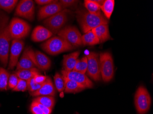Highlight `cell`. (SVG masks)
<instances>
[{"label":"cell","mask_w":153,"mask_h":114,"mask_svg":"<svg viewBox=\"0 0 153 114\" xmlns=\"http://www.w3.org/2000/svg\"><path fill=\"white\" fill-rule=\"evenodd\" d=\"M9 17L0 10V61L4 67L8 63L10 42L12 38L9 29Z\"/></svg>","instance_id":"cell-1"},{"label":"cell","mask_w":153,"mask_h":114,"mask_svg":"<svg viewBox=\"0 0 153 114\" xmlns=\"http://www.w3.org/2000/svg\"><path fill=\"white\" fill-rule=\"evenodd\" d=\"M76 20L83 33H86L99 26L108 24V20L103 14L96 16L90 13L86 9L79 8L76 12Z\"/></svg>","instance_id":"cell-2"},{"label":"cell","mask_w":153,"mask_h":114,"mask_svg":"<svg viewBox=\"0 0 153 114\" xmlns=\"http://www.w3.org/2000/svg\"><path fill=\"white\" fill-rule=\"evenodd\" d=\"M41 48L46 53L55 55L71 50L74 47L62 38L55 36L47 40L41 44Z\"/></svg>","instance_id":"cell-3"},{"label":"cell","mask_w":153,"mask_h":114,"mask_svg":"<svg viewBox=\"0 0 153 114\" xmlns=\"http://www.w3.org/2000/svg\"><path fill=\"white\" fill-rule=\"evenodd\" d=\"M71 13V11L69 9H64L53 16L45 19L43 22L44 24L47 29L53 34H56L65 25Z\"/></svg>","instance_id":"cell-4"},{"label":"cell","mask_w":153,"mask_h":114,"mask_svg":"<svg viewBox=\"0 0 153 114\" xmlns=\"http://www.w3.org/2000/svg\"><path fill=\"white\" fill-rule=\"evenodd\" d=\"M9 29L12 39L22 40L28 35L31 27L25 21L14 18L9 23Z\"/></svg>","instance_id":"cell-5"},{"label":"cell","mask_w":153,"mask_h":114,"mask_svg":"<svg viewBox=\"0 0 153 114\" xmlns=\"http://www.w3.org/2000/svg\"><path fill=\"white\" fill-rule=\"evenodd\" d=\"M99 58L101 77L104 82H109L114 77V63L112 55L109 52H104L100 54Z\"/></svg>","instance_id":"cell-6"},{"label":"cell","mask_w":153,"mask_h":114,"mask_svg":"<svg viewBox=\"0 0 153 114\" xmlns=\"http://www.w3.org/2000/svg\"><path fill=\"white\" fill-rule=\"evenodd\" d=\"M134 103L137 111L139 114H145L150 109L151 97L146 88L142 85L138 87L136 92Z\"/></svg>","instance_id":"cell-7"},{"label":"cell","mask_w":153,"mask_h":114,"mask_svg":"<svg viewBox=\"0 0 153 114\" xmlns=\"http://www.w3.org/2000/svg\"><path fill=\"white\" fill-rule=\"evenodd\" d=\"M61 37L68 41L73 47H78L82 45V35L78 28L73 26H67L57 33Z\"/></svg>","instance_id":"cell-8"},{"label":"cell","mask_w":153,"mask_h":114,"mask_svg":"<svg viewBox=\"0 0 153 114\" xmlns=\"http://www.w3.org/2000/svg\"><path fill=\"white\" fill-rule=\"evenodd\" d=\"M87 59V74L94 81L101 80L99 54L91 52L86 56Z\"/></svg>","instance_id":"cell-9"},{"label":"cell","mask_w":153,"mask_h":114,"mask_svg":"<svg viewBox=\"0 0 153 114\" xmlns=\"http://www.w3.org/2000/svg\"><path fill=\"white\" fill-rule=\"evenodd\" d=\"M34 2L32 0H22L17 5L15 15L32 21L34 18Z\"/></svg>","instance_id":"cell-10"},{"label":"cell","mask_w":153,"mask_h":114,"mask_svg":"<svg viewBox=\"0 0 153 114\" xmlns=\"http://www.w3.org/2000/svg\"><path fill=\"white\" fill-rule=\"evenodd\" d=\"M29 56L36 67L41 70H47L51 66V62L50 59L47 56L38 50L34 51L29 48Z\"/></svg>","instance_id":"cell-11"},{"label":"cell","mask_w":153,"mask_h":114,"mask_svg":"<svg viewBox=\"0 0 153 114\" xmlns=\"http://www.w3.org/2000/svg\"><path fill=\"white\" fill-rule=\"evenodd\" d=\"M61 73L64 79L72 80L77 82L83 85L86 88H92L93 87V83L85 74L76 72L73 70L67 71L63 69L61 71Z\"/></svg>","instance_id":"cell-12"},{"label":"cell","mask_w":153,"mask_h":114,"mask_svg":"<svg viewBox=\"0 0 153 114\" xmlns=\"http://www.w3.org/2000/svg\"><path fill=\"white\" fill-rule=\"evenodd\" d=\"M25 43L22 40L13 39L10 49V60L8 68L13 69L17 66L19 57L24 49Z\"/></svg>","instance_id":"cell-13"},{"label":"cell","mask_w":153,"mask_h":114,"mask_svg":"<svg viewBox=\"0 0 153 114\" xmlns=\"http://www.w3.org/2000/svg\"><path fill=\"white\" fill-rule=\"evenodd\" d=\"M64 9L59 1L45 5L39 9L38 13V19L40 21L48 18Z\"/></svg>","instance_id":"cell-14"},{"label":"cell","mask_w":153,"mask_h":114,"mask_svg":"<svg viewBox=\"0 0 153 114\" xmlns=\"http://www.w3.org/2000/svg\"><path fill=\"white\" fill-rule=\"evenodd\" d=\"M56 90L51 78L47 77L40 89L33 92L30 93L32 96H54L56 94Z\"/></svg>","instance_id":"cell-15"},{"label":"cell","mask_w":153,"mask_h":114,"mask_svg":"<svg viewBox=\"0 0 153 114\" xmlns=\"http://www.w3.org/2000/svg\"><path fill=\"white\" fill-rule=\"evenodd\" d=\"M53 33L46 27L38 26L34 28L31 35V39L35 42H42L50 38Z\"/></svg>","instance_id":"cell-16"},{"label":"cell","mask_w":153,"mask_h":114,"mask_svg":"<svg viewBox=\"0 0 153 114\" xmlns=\"http://www.w3.org/2000/svg\"><path fill=\"white\" fill-rule=\"evenodd\" d=\"M92 31L98 38L100 43L112 39L110 36L108 24L99 26L93 29Z\"/></svg>","instance_id":"cell-17"},{"label":"cell","mask_w":153,"mask_h":114,"mask_svg":"<svg viewBox=\"0 0 153 114\" xmlns=\"http://www.w3.org/2000/svg\"><path fill=\"white\" fill-rule=\"evenodd\" d=\"M80 53L79 51H76L63 56V70L67 71H72L73 70L78 60Z\"/></svg>","instance_id":"cell-18"},{"label":"cell","mask_w":153,"mask_h":114,"mask_svg":"<svg viewBox=\"0 0 153 114\" xmlns=\"http://www.w3.org/2000/svg\"><path fill=\"white\" fill-rule=\"evenodd\" d=\"M29 48L25 49L20 60L17 63V71L22 69H28L35 68L36 66L29 56L28 53Z\"/></svg>","instance_id":"cell-19"},{"label":"cell","mask_w":153,"mask_h":114,"mask_svg":"<svg viewBox=\"0 0 153 114\" xmlns=\"http://www.w3.org/2000/svg\"><path fill=\"white\" fill-rule=\"evenodd\" d=\"M65 81V92L67 93H76L86 89L83 85L75 81L64 79Z\"/></svg>","instance_id":"cell-20"},{"label":"cell","mask_w":153,"mask_h":114,"mask_svg":"<svg viewBox=\"0 0 153 114\" xmlns=\"http://www.w3.org/2000/svg\"><path fill=\"white\" fill-rule=\"evenodd\" d=\"M82 45L93 46L99 44V40L92 31H89L82 36Z\"/></svg>","instance_id":"cell-21"},{"label":"cell","mask_w":153,"mask_h":114,"mask_svg":"<svg viewBox=\"0 0 153 114\" xmlns=\"http://www.w3.org/2000/svg\"><path fill=\"white\" fill-rule=\"evenodd\" d=\"M15 74L19 79L27 81L39 73L38 70L35 68L31 69L18 70L16 71Z\"/></svg>","instance_id":"cell-22"},{"label":"cell","mask_w":153,"mask_h":114,"mask_svg":"<svg viewBox=\"0 0 153 114\" xmlns=\"http://www.w3.org/2000/svg\"><path fill=\"white\" fill-rule=\"evenodd\" d=\"M84 4L86 9L90 13L96 16H100L102 14L100 6L94 0H85Z\"/></svg>","instance_id":"cell-23"},{"label":"cell","mask_w":153,"mask_h":114,"mask_svg":"<svg viewBox=\"0 0 153 114\" xmlns=\"http://www.w3.org/2000/svg\"><path fill=\"white\" fill-rule=\"evenodd\" d=\"M115 6L114 0H105L103 5L100 7L101 10L104 13V16L108 20L111 18L114 10Z\"/></svg>","instance_id":"cell-24"},{"label":"cell","mask_w":153,"mask_h":114,"mask_svg":"<svg viewBox=\"0 0 153 114\" xmlns=\"http://www.w3.org/2000/svg\"><path fill=\"white\" fill-rule=\"evenodd\" d=\"M33 101H36L46 107L52 109L55 104V99L51 96H40L34 99Z\"/></svg>","instance_id":"cell-25"},{"label":"cell","mask_w":153,"mask_h":114,"mask_svg":"<svg viewBox=\"0 0 153 114\" xmlns=\"http://www.w3.org/2000/svg\"><path fill=\"white\" fill-rule=\"evenodd\" d=\"M87 59L86 56H85L80 60L78 59L73 71L85 74L87 70Z\"/></svg>","instance_id":"cell-26"},{"label":"cell","mask_w":153,"mask_h":114,"mask_svg":"<svg viewBox=\"0 0 153 114\" xmlns=\"http://www.w3.org/2000/svg\"><path fill=\"white\" fill-rule=\"evenodd\" d=\"M10 74L3 68H0V90H7Z\"/></svg>","instance_id":"cell-27"},{"label":"cell","mask_w":153,"mask_h":114,"mask_svg":"<svg viewBox=\"0 0 153 114\" xmlns=\"http://www.w3.org/2000/svg\"><path fill=\"white\" fill-rule=\"evenodd\" d=\"M18 2V0H0V9L10 13L15 8Z\"/></svg>","instance_id":"cell-28"},{"label":"cell","mask_w":153,"mask_h":114,"mask_svg":"<svg viewBox=\"0 0 153 114\" xmlns=\"http://www.w3.org/2000/svg\"><path fill=\"white\" fill-rule=\"evenodd\" d=\"M54 81L56 89L61 92L65 90V81L62 75L58 73H56L54 77Z\"/></svg>","instance_id":"cell-29"},{"label":"cell","mask_w":153,"mask_h":114,"mask_svg":"<svg viewBox=\"0 0 153 114\" xmlns=\"http://www.w3.org/2000/svg\"><path fill=\"white\" fill-rule=\"evenodd\" d=\"M27 90H29L30 93L33 92L38 90L41 88L43 84H39L37 83L34 81V78H32L29 80H27Z\"/></svg>","instance_id":"cell-30"},{"label":"cell","mask_w":153,"mask_h":114,"mask_svg":"<svg viewBox=\"0 0 153 114\" xmlns=\"http://www.w3.org/2000/svg\"><path fill=\"white\" fill-rule=\"evenodd\" d=\"M27 90V81L19 79L17 86L13 89V91H25Z\"/></svg>","instance_id":"cell-31"},{"label":"cell","mask_w":153,"mask_h":114,"mask_svg":"<svg viewBox=\"0 0 153 114\" xmlns=\"http://www.w3.org/2000/svg\"><path fill=\"white\" fill-rule=\"evenodd\" d=\"M19 78L15 74H10L8 79V85L9 88L13 89L17 86L19 81Z\"/></svg>","instance_id":"cell-32"},{"label":"cell","mask_w":153,"mask_h":114,"mask_svg":"<svg viewBox=\"0 0 153 114\" xmlns=\"http://www.w3.org/2000/svg\"><path fill=\"white\" fill-rule=\"evenodd\" d=\"M79 1L75 0H61L59 1L64 9H66L67 7L74 6L79 2Z\"/></svg>","instance_id":"cell-33"},{"label":"cell","mask_w":153,"mask_h":114,"mask_svg":"<svg viewBox=\"0 0 153 114\" xmlns=\"http://www.w3.org/2000/svg\"><path fill=\"white\" fill-rule=\"evenodd\" d=\"M30 110L33 114H44L42 110L33 101L31 104Z\"/></svg>","instance_id":"cell-34"},{"label":"cell","mask_w":153,"mask_h":114,"mask_svg":"<svg viewBox=\"0 0 153 114\" xmlns=\"http://www.w3.org/2000/svg\"><path fill=\"white\" fill-rule=\"evenodd\" d=\"M34 102V103L38 105V106L42 110L44 114H51V112H52V109H51L49 108L46 107V106H44V105H42L41 104L39 103L38 102L36 101H33Z\"/></svg>","instance_id":"cell-35"},{"label":"cell","mask_w":153,"mask_h":114,"mask_svg":"<svg viewBox=\"0 0 153 114\" xmlns=\"http://www.w3.org/2000/svg\"><path fill=\"white\" fill-rule=\"evenodd\" d=\"M33 78H34V81H36V82L37 83L39 84H43L44 83L45 81L46 80L47 77L39 74L35 75Z\"/></svg>","instance_id":"cell-36"},{"label":"cell","mask_w":153,"mask_h":114,"mask_svg":"<svg viewBox=\"0 0 153 114\" xmlns=\"http://www.w3.org/2000/svg\"><path fill=\"white\" fill-rule=\"evenodd\" d=\"M36 3L39 5H45L51 3L57 2L58 1H54V0H36L35 1Z\"/></svg>","instance_id":"cell-37"},{"label":"cell","mask_w":153,"mask_h":114,"mask_svg":"<svg viewBox=\"0 0 153 114\" xmlns=\"http://www.w3.org/2000/svg\"><path fill=\"white\" fill-rule=\"evenodd\" d=\"M94 1L96 3H98L100 7L103 5L104 1H103V0H94Z\"/></svg>","instance_id":"cell-38"}]
</instances>
